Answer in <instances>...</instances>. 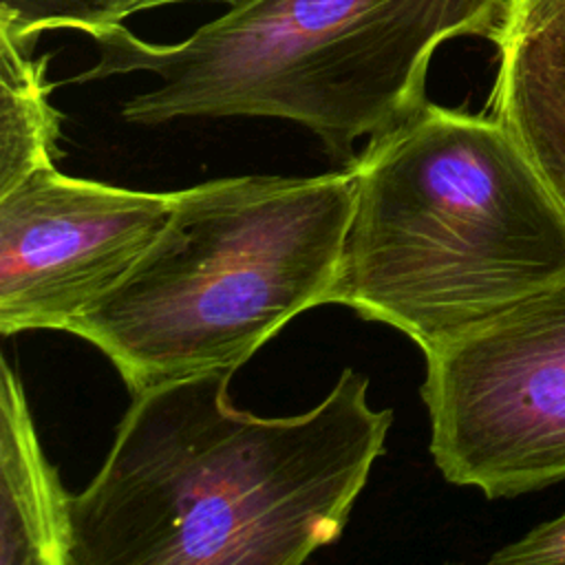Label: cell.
<instances>
[{
	"instance_id": "1",
	"label": "cell",
	"mask_w": 565,
	"mask_h": 565,
	"mask_svg": "<svg viewBox=\"0 0 565 565\" xmlns=\"http://www.w3.org/2000/svg\"><path fill=\"white\" fill-rule=\"evenodd\" d=\"M232 371L132 395L93 481L73 494L71 565H300L340 539L393 424L344 369L302 415L227 399Z\"/></svg>"
},
{
	"instance_id": "2",
	"label": "cell",
	"mask_w": 565,
	"mask_h": 565,
	"mask_svg": "<svg viewBox=\"0 0 565 565\" xmlns=\"http://www.w3.org/2000/svg\"><path fill=\"white\" fill-rule=\"evenodd\" d=\"M349 168L331 302L424 355L565 280V212L492 115L426 102Z\"/></svg>"
},
{
	"instance_id": "3",
	"label": "cell",
	"mask_w": 565,
	"mask_h": 565,
	"mask_svg": "<svg viewBox=\"0 0 565 565\" xmlns=\"http://www.w3.org/2000/svg\"><path fill=\"white\" fill-rule=\"evenodd\" d=\"M510 0H252L177 44L124 24L88 35L97 62L68 82L148 73L157 84L121 106L128 124L181 117H276L309 128L349 168L426 99L435 51L452 38L492 40Z\"/></svg>"
},
{
	"instance_id": "4",
	"label": "cell",
	"mask_w": 565,
	"mask_h": 565,
	"mask_svg": "<svg viewBox=\"0 0 565 565\" xmlns=\"http://www.w3.org/2000/svg\"><path fill=\"white\" fill-rule=\"evenodd\" d=\"M353 192L351 168L179 190L139 260L66 331L95 344L132 395L234 373L289 320L331 302Z\"/></svg>"
},
{
	"instance_id": "5",
	"label": "cell",
	"mask_w": 565,
	"mask_h": 565,
	"mask_svg": "<svg viewBox=\"0 0 565 565\" xmlns=\"http://www.w3.org/2000/svg\"><path fill=\"white\" fill-rule=\"evenodd\" d=\"M424 358L430 455L446 481L488 499L565 481V280Z\"/></svg>"
},
{
	"instance_id": "6",
	"label": "cell",
	"mask_w": 565,
	"mask_h": 565,
	"mask_svg": "<svg viewBox=\"0 0 565 565\" xmlns=\"http://www.w3.org/2000/svg\"><path fill=\"white\" fill-rule=\"evenodd\" d=\"M174 192L29 172L0 192V333L62 329L113 289L163 227Z\"/></svg>"
},
{
	"instance_id": "7",
	"label": "cell",
	"mask_w": 565,
	"mask_h": 565,
	"mask_svg": "<svg viewBox=\"0 0 565 565\" xmlns=\"http://www.w3.org/2000/svg\"><path fill=\"white\" fill-rule=\"evenodd\" d=\"M492 115L565 212V0H510L490 40Z\"/></svg>"
},
{
	"instance_id": "8",
	"label": "cell",
	"mask_w": 565,
	"mask_h": 565,
	"mask_svg": "<svg viewBox=\"0 0 565 565\" xmlns=\"http://www.w3.org/2000/svg\"><path fill=\"white\" fill-rule=\"evenodd\" d=\"M0 413V563L71 565L73 497L42 452L22 382L7 360Z\"/></svg>"
},
{
	"instance_id": "9",
	"label": "cell",
	"mask_w": 565,
	"mask_h": 565,
	"mask_svg": "<svg viewBox=\"0 0 565 565\" xmlns=\"http://www.w3.org/2000/svg\"><path fill=\"white\" fill-rule=\"evenodd\" d=\"M46 64L49 55L35 60L0 33V192L62 157V115L51 104Z\"/></svg>"
},
{
	"instance_id": "10",
	"label": "cell",
	"mask_w": 565,
	"mask_h": 565,
	"mask_svg": "<svg viewBox=\"0 0 565 565\" xmlns=\"http://www.w3.org/2000/svg\"><path fill=\"white\" fill-rule=\"evenodd\" d=\"M132 15L130 0H0V33L33 51L44 31H82L93 35L124 24Z\"/></svg>"
},
{
	"instance_id": "11",
	"label": "cell",
	"mask_w": 565,
	"mask_h": 565,
	"mask_svg": "<svg viewBox=\"0 0 565 565\" xmlns=\"http://www.w3.org/2000/svg\"><path fill=\"white\" fill-rule=\"evenodd\" d=\"M492 565H565V512L499 547Z\"/></svg>"
},
{
	"instance_id": "12",
	"label": "cell",
	"mask_w": 565,
	"mask_h": 565,
	"mask_svg": "<svg viewBox=\"0 0 565 565\" xmlns=\"http://www.w3.org/2000/svg\"><path fill=\"white\" fill-rule=\"evenodd\" d=\"M177 2H190V0H130V9L132 13L137 11H146V9H157V7H166V4H177ZM214 2H223L227 4L230 9H236V7H243L252 0H214Z\"/></svg>"
}]
</instances>
